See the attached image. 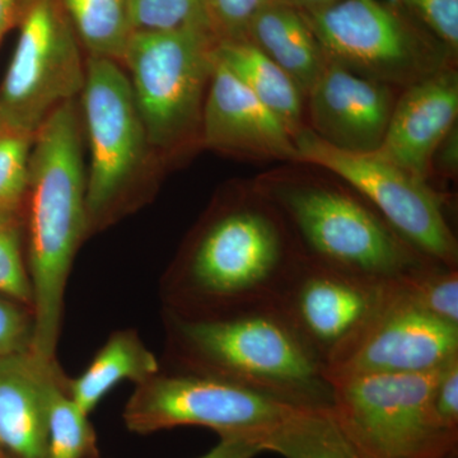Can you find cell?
I'll list each match as a JSON object with an SVG mask.
<instances>
[{"label":"cell","instance_id":"1","mask_svg":"<svg viewBox=\"0 0 458 458\" xmlns=\"http://www.w3.org/2000/svg\"><path fill=\"white\" fill-rule=\"evenodd\" d=\"M300 258L282 214L251 182L190 241L165 284L168 310L216 316L270 306Z\"/></svg>","mask_w":458,"mask_h":458},{"label":"cell","instance_id":"2","mask_svg":"<svg viewBox=\"0 0 458 458\" xmlns=\"http://www.w3.org/2000/svg\"><path fill=\"white\" fill-rule=\"evenodd\" d=\"M29 269L32 288V354L55 363L66 283L78 247L89 233L82 125L73 101L45 120L30 156Z\"/></svg>","mask_w":458,"mask_h":458},{"label":"cell","instance_id":"3","mask_svg":"<svg viewBox=\"0 0 458 458\" xmlns=\"http://www.w3.org/2000/svg\"><path fill=\"white\" fill-rule=\"evenodd\" d=\"M167 328L179 370L225 379L289 408H333L327 369L273 304L216 316L167 310Z\"/></svg>","mask_w":458,"mask_h":458},{"label":"cell","instance_id":"4","mask_svg":"<svg viewBox=\"0 0 458 458\" xmlns=\"http://www.w3.org/2000/svg\"><path fill=\"white\" fill-rule=\"evenodd\" d=\"M289 165L254 182L282 214L302 258L382 283L403 282L437 262L342 180Z\"/></svg>","mask_w":458,"mask_h":458},{"label":"cell","instance_id":"5","mask_svg":"<svg viewBox=\"0 0 458 458\" xmlns=\"http://www.w3.org/2000/svg\"><path fill=\"white\" fill-rule=\"evenodd\" d=\"M302 14L328 60L394 89L457 66V55L394 0H339Z\"/></svg>","mask_w":458,"mask_h":458},{"label":"cell","instance_id":"6","mask_svg":"<svg viewBox=\"0 0 458 458\" xmlns=\"http://www.w3.org/2000/svg\"><path fill=\"white\" fill-rule=\"evenodd\" d=\"M218 42L213 32L197 29L131 33L123 63L149 147L177 152L201 143Z\"/></svg>","mask_w":458,"mask_h":458},{"label":"cell","instance_id":"7","mask_svg":"<svg viewBox=\"0 0 458 458\" xmlns=\"http://www.w3.org/2000/svg\"><path fill=\"white\" fill-rule=\"evenodd\" d=\"M441 369L330 377L334 385L331 414L363 458L457 454L458 433L445 429L433 411V388Z\"/></svg>","mask_w":458,"mask_h":458},{"label":"cell","instance_id":"8","mask_svg":"<svg viewBox=\"0 0 458 458\" xmlns=\"http://www.w3.org/2000/svg\"><path fill=\"white\" fill-rule=\"evenodd\" d=\"M298 164L328 172L369 201L406 241L432 260L458 267V242L445 216V195L376 153L355 155L328 146L304 128L294 138Z\"/></svg>","mask_w":458,"mask_h":458},{"label":"cell","instance_id":"9","mask_svg":"<svg viewBox=\"0 0 458 458\" xmlns=\"http://www.w3.org/2000/svg\"><path fill=\"white\" fill-rule=\"evenodd\" d=\"M86 64L57 0H29L16 50L0 84V119L9 131L35 135L45 120L81 95Z\"/></svg>","mask_w":458,"mask_h":458},{"label":"cell","instance_id":"10","mask_svg":"<svg viewBox=\"0 0 458 458\" xmlns=\"http://www.w3.org/2000/svg\"><path fill=\"white\" fill-rule=\"evenodd\" d=\"M294 410L216 377L179 370L161 372L137 385L123 409L132 433L203 427L219 437L255 439Z\"/></svg>","mask_w":458,"mask_h":458},{"label":"cell","instance_id":"11","mask_svg":"<svg viewBox=\"0 0 458 458\" xmlns=\"http://www.w3.org/2000/svg\"><path fill=\"white\" fill-rule=\"evenodd\" d=\"M90 152L89 231L113 212L146 157V131L131 81L114 60L89 57L82 92Z\"/></svg>","mask_w":458,"mask_h":458},{"label":"cell","instance_id":"12","mask_svg":"<svg viewBox=\"0 0 458 458\" xmlns=\"http://www.w3.org/2000/svg\"><path fill=\"white\" fill-rule=\"evenodd\" d=\"M394 284L330 269L301 256L273 306L328 370L363 334Z\"/></svg>","mask_w":458,"mask_h":458},{"label":"cell","instance_id":"13","mask_svg":"<svg viewBox=\"0 0 458 458\" xmlns=\"http://www.w3.org/2000/svg\"><path fill=\"white\" fill-rule=\"evenodd\" d=\"M458 357V327L411 302L399 283L328 377L432 372Z\"/></svg>","mask_w":458,"mask_h":458},{"label":"cell","instance_id":"14","mask_svg":"<svg viewBox=\"0 0 458 458\" xmlns=\"http://www.w3.org/2000/svg\"><path fill=\"white\" fill-rule=\"evenodd\" d=\"M400 92L327 59L306 96L307 128L344 152L376 153L385 140Z\"/></svg>","mask_w":458,"mask_h":458},{"label":"cell","instance_id":"15","mask_svg":"<svg viewBox=\"0 0 458 458\" xmlns=\"http://www.w3.org/2000/svg\"><path fill=\"white\" fill-rule=\"evenodd\" d=\"M200 141L251 161L298 164L291 132L216 56L205 96Z\"/></svg>","mask_w":458,"mask_h":458},{"label":"cell","instance_id":"16","mask_svg":"<svg viewBox=\"0 0 458 458\" xmlns=\"http://www.w3.org/2000/svg\"><path fill=\"white\" fill-rule=\"evenodd\" d=\"M457 66L403 89L376 155L429 181L437 147L457 123Z\"/></svg>","mask_w":458,"mask_h":458},{"label":"cell","instance_id":"17","mask_svg":"<svg viewBox=\"0 0 458 458\" xmlns=\"http://www.w3.org/2000/svg\"><path fill=\"white\" fill-rule=\"evenodd\" d=\"M59 375L31 349L0 355V447L12 458H47V399Z\"/></svg>","mask_w":458,"mask_h":458},{"label":"cell","instance_id":"18","mask_svg":"<svg viewBox=\"0 0 458 458\" xmlns=\"http://www.w3.org/2000/svg\"><path fill=\"white\" fill-rule=\"evenodd\" d=\"M246 41L279 65L306 96L327 64L302 12L280 0H270L256 14Z\"/></svg>","mask_w":458,"mask_h":458},{"label":"cell","instance_id":"19","mask_svg":"<svg viewBox=\"0 0 458 458\" xmlns=\"http://www.w3.org/2000/svg\"><path fill=\"white\" fill-rule=\"evenodd\" d=\"M161 372L156 355L134 330H120L108 337L82 375L65 381V390L78 408L89 415L123 381L143 384Z\"/></svg>","mask_w":458,"mask_h":458},{"label":"cell","instance_id":"20","mask_svg":"<svg viewBox=\"0 0 458 458\" xmlns=\"http://www.w3.org/2000/svg\"><path fill=\"white\" fill-rule=\"evenodd\" d=\"M216 56L278 117L295 138L307 128L306 95L288 74L249 41H222Z\"/></svg>","mask_w":458,"mask_h":458},{"label":"cell","instance_id":"21","mask_svg":"<svg viewBox=\"0 0 458 458\" xmlns=\"http://www.w3.org/2000/svg\"><path fill=\"white\" fill-rule=\"evenodd\" d=\"M283 458H363L337 426L331 410L294 409L256 438Z\"/></svg>","mask_w":458,"mask_h":458},{"label":"cell","instance_id":"22","mask_svg":"<svg viewBox=\"0 0 458 458\" xmlns=\"http://www.w3.org/2000/svg\"><path fill=\"white\" fill-rule=\"evenodd\" d=\"M89 57L123 62L132 33L128 0H57Z\"/></svg>","mask_w":458,"mask_h":458},{"label":"cell","instance_id":"23","mask_svg":"<svg viewBox=\"0 0 458 458\" xmlns=\"http://www.w3.org/2000/svg\"><path fill=\"white\" fill-rule=\"evenodd\" d=\"M96 432L65 390L63 375L54 379L47 399V458H89L98 454Z\"/></svg>","mask_w":458,"mask_h":458},{"label":"cell","instance_id":"24","mask_svg":"<svg viewBox=\"0 0 458 458\" xmlns=\"http://www.w3.org/2000/svg\"><path fill=\"white\" fill-rule=\"evenodd\" d=\"M399 285L419 309L458 327V267L434 262Z\"/></svg>","mask_w":458,"mask_h":458},{"label":"cell","instance_id":"25","mask_svg":"<svg viewBox=\"0 0 458 458\" xmlns=\"http://www.w3.org/2000/svg\"><path fill=\"white\" fill-rule=\"evenodd\" d=\"M134 31L197 29L213 32L204 0H128Z\"/></svg>","mask_w":458,"mask_h":458},{"label":"cell","instance_id":"26","mask_svg":"<svg viewBox=\"0 0 458 458\" xmlns=\"http://www.w3.org/2000/svg\"><path fill=\"white\" fill-rule=\"evenodd\" d=\"M21 234L20 210L0 209V295L31 310V280Z\"/></svg>","mask_w":458,"mask_h":458},{"label":"cell","instance_id":"27","mask_svg":"<svg viewBox=\"0 0 458 458\" xmlns=\"http://www.w3.org/2000/svg\"><path fill=\"white\" fill-rule=\"evenodd\" d=\"M33 137L7 128L0 131V209L20 210L26 200Z\"/></svg>","mask_w":458,"mask_h":458},{"label":"cell","instance_id":"28","mask_svg":"<svg viewBox=\"0 0 458 458\" xmlns=\"http://www.w3.org/2000/svg\"><path fill=\"white\" fill-rule=\"evenodd\" d=\"M214 35L219 42L246 41L256 14L270 0H204Z\"/></svg>","mask_w":458,"mask_h":458},{"label":"cell","instance_id":"29","mask_svg":"<svg viewBox=\"0 0 458 458\" xmlns=\"http://www.w3.org/2000/svg\"><path fill=\"white\" fill-rule=\"evenodd\" d=\"M457 55L458 0H394Z\"/></svg>","mask_w":458,"mask_h":458},{"label":"cell","instance_id":"30","mask_svg":"<svg viewBox=\"0 0 458 458\" xmlns=\"http://www.w3.org/2000/svg\"><path fill=\"white\" fill-rule=\"evenodd\" d=\"M31 310L0 295V355L31 349Z\"/></svg>","mask_w":458,"mask_h":458},{"label":"cell","instance_id":"31","mask_svg":"<svg viewBox=\"0 0 458 458\" xmlns=\"http://www.w3.org/2000/svg\"><path fill=\"white\" fill-rule=\"evenodd\" d=\"M432 405L438 423L445 429L458 433V357L439 369L433 388Z\"/></svg>","mask_w":458,"mask_h":458},{"label":"cell","instance_id":"32","mask_svg":"<svg viewBox=\"0 0 458 458\" xmlns=\"http://www.w3.org/2000/svg\"><path fill=\"white\" fill-rule=\"evenodd\" d=\"M437 172L439 176L454 179L458 172V129L457 123L445 134L434 152L432 174Z\"/></svg>","mask_w":458,"mask_h":458},{"label":"cell","instance_id":"33","mask_svg":"<svg viewBox=\"0 0 458 458\" xmlns=\"http://www.w3.org/2000/svg\"><path fill=\"white\" fill-rule=\"evenodd\" d=\"M264 454L258 441L246 437H221L212 450L198 458H255Z\"/></svg>","mask_w":458,"mask_h":458},{"label":"cell","instance_id":"34","mask_svg":"<svg viewBox=\"0 0 458 458\" xmlns=\"http://www.w3.org/2000/svg\"><path fill=\"white\" fill-rule=\"evenodd\" d=\"M18 0H0V40L16 16Z\"/></svg>","mask_w":458,"mask_h":458},{"label":"cell","instance_id":"35","mask_svg":"<svg viewBox=\"0 0 458 458\" xmlns=\"http://www.w3.org/2000/svg\"><path fill=\"white\" fill-rule=\"evenodd\" d=\"M280 2L286 3V4L300 9V11L309 12L327 7V5L339 2V0H280Z\"/></svg>","mask_w":458,"mask_h":458},{"label":"cell","instance_id":"36","mask_svg":"<svg viewBox=\"0 0 458 458\" xmlns=\"http://www.w3.org/2000/svg\"><path fill=\"white\" fill-rule=\"evenodd\" d=\"M0 458H12V457L9 456L7 452H5L4 450H3L2 447H0Z\"/></svg>","mask_w":458,"mask_h":458},{"label":"cell","instance_id":"37","mask_svg":"<svg viewBox=\"0 0 458 458\" xmlns=\"http://www.w3.org/2000/svg\"><path fill=\"white\" fill-rule=\"evenodd\" d=\"M4 129V125H3L2 119H0V131H3Z\"/></svg>","mask_w":458,"mask_h":458},{"label":"cell","instance_id":"38","mask_svg":"<svg viewBox=\"0 0 458 458\" xmlns=\"http://www.w3.org/2000/svg\"><path fill=\"white\" fill-rule=\"evenodd\" d=\"M447 458H458V454H452V456L447 457Z\"/></svg>","mask_w":458,"mask_h":458},{"label":"cell","instance_id":"39","mask_svg":"<svg viewBox=\"0 0 458 458\" xmlns=\"http://www.w3.org/2000/svg\"><path fill=\"white\" fill-rule=\"evenodd\" d=\"M89 458H101V457H99V454H95V456H92V457H89Z\"/></svg>","mask_w":458,"mask_h":458}]
</instances>
